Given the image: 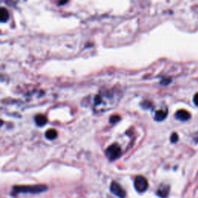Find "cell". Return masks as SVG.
<instances>
[{
	"label": "cell",
	"instance_id": "6da1fadb",
	"mask_svg": "<svg viewBox=\"0 0 198 198\" xmlns=\"http://www.w3.org/2000/svg\"><path fill=\"white\" fill-rule=\"evenodd\" d=\"M121 95L118 91H103L96 94L93 98V110L95 113H103L112 109L117 105Z\"/></svg>",
	"mask_w": 198,
	"mask_h": 198
},
{
	"label": "cell",
	"instance_id": "7a4b0ae2",
	"mask_svg": "<svg viewBox=\"0 0 198 198\" xmlns=\"http://www.w3.org/2000/svg\"><path fill=\"white\" fill-rule=\"evenodd\" d=\"M47 187L45 185L35 186H16L13 187V190L16 193H39L46 190Z\"/></svg>",
	"mask_w": 198,
	"mask_h": 198
},
{
	"label": "cell",
	"instance_id": "3957f363",
	"mask_svg": "<svg viewBox=\"0 0 198 198\" xmlns=\"http://www.w3.org/2000/svg\"><path fill=\"white\" fill-rule=\"evenodd\" d=\"M122 154V149L118 144H112L108 147L105 151V155L110 160H114L118 159Z\"/></svg>",
	"mask_w": 198,
	"mask_h": 198
},
{
	"label": "cell",
	"instance_id": "277c9868",
	"mask_svg": "<svg viewBox=\"0 0 198 198\" xmlns=\"http://www.w3.org/2000/svg\"><path fill=\"white\" fill-rule=\"evenodd\" d=\"M134 186L138 192H144L148 188V181L144 176H137L135 179Z\"/></svg>",
	"mask_w": 198,
	"mask_h": 198
},
{
	"label": "cell",
	"instance_id": "5b68a950",
	"mask_svg": "<svg viewBox=\"0 0 198 198\" xmlns=\"http://www.w3.org/2000/svg\"><path fill=\"white\" fill-rule=\"evenodd\" d=\"M110 190L111 192L114 194L115 196H118L119 198H125L126 193H125V190L122 189V187L119 185L118 183L116 182H112L111 184V187H110Z\"/></svg>",
	"mask_w": 198,
	"mask_h": 198
},
{
	"label": "cell",
	"instance_id": "8992f818",
	"mask_svg": "<svg viewBox=\"0 0 198 198\" xmlns=\"http://www.w3.org/2000/svg\"><path fill=\"white\" fill-rule=\"evenodd\" d=\"M175 117L177 118L178 120L182 121V122H185V121L189 120L190 118V114L187 111L184 109L179 110L175 114Z\"/></svg>",
	"mask_w": 198,
	"mask_h": 198
},
{
	"label": "cell",
	"instance_id": "52a82bcc",
	"mask_svg": "<svg viewBox=\"0 0 198 198\" xmlns=\"http://www.w3.org/2000/svg\"><path fill=\"white\" fill-rule=\"evenodd\" d=\"M169 191H170V187H169V186L161 185L160 187H159V189H158L156 193H157L158 196H160V197L165 198L166 197L167 195H168Z\"/></svg>",
	"mask_w": 198,
	"mask_h": 198
},
{
	"label": "cell",
	"instance_id": "ba28073f",
	"mask_svg": "<svg viewBox=\"0 0 198 198\" xmlns=\"http://www.w3.org/2000/svg\"><path fill=\"white\" fill-rule=\"evenodd\" d=\"M167 116V111H164V110H158L156 111L154 116V119L157 122H161V121L164 120Z\"/></svg>",
	"mask_w": 198,
	"mask_h": 198
},
{
	"label": "cell",
	"instance_id": "9c48e42d",
	"mask_svg": "<svg viewBox=\"0 0 198 198\" xmlns=\"http://www.w3.org/2000/svg\"><path fill=\"white\" fill-rule=\"evenodd\" d=\"M35 122L38 126H43L47 122V118L43 114H37L35 117Z\"/></svg>",
	"mask_w": 198,
	"mask_h": 198
},
{
	"label": "cell",
	"instance_id": "30bf717a",
	"mask_svg": "<svg viewBox=\"0 0 198 198\" xmlns=\"http://www.w3.org/2000/svg\"><path fill=\"white\" fill-rule=\"evenodd\" d=\"M9 18V13L8 10L5 8H2L0 10V20L2 23H5L7 21Z\"/></svg>",
	"mask_w": 198,
	"mask_h": 198
},
{
	"label": "cell",
	"instance_id": "8fae6325",
	"mask_svg": "<svg viewBox=\"0 0 198 198\" xmlns=\"http://www.w3.org/2000/svg\"><path fill=\"white\" fill-rule=\"evenodd\" d=\"M45 136H46V139H50V140H53V139H54L57 136V132L54 129H49L46 131Z\"/></svg>",
	"mask_w": 198,
	"mask_h": 198
},
{
	"label": "cell",
	"instance_id": "7c38bea8",
	"mask_svg": "<svg viewBox=\"0 0 198 198\" xmlns=\"http://www.w3.org/2000/svg\"><path fill=\"white\" fill-rule=\"evenodd\" d=\"M121 119V117L119 115H113L110 118V123L115 124L118 122H119Z\"/></svg>",
	"mask_w": 198,
	"mask_h": 198
},
{
	"label": "cell",
	"instance_id": "4fadbf2b",
	"mask_svg": "<svg viewBox=\"0 0 198 198\" xmlns=\"http://www.w3.org/2000/svg\"><path fill=\"white\" fill-rule=\"evenodd\" d=\"M178 139H179V136H178V135L176 134V132H173V134L171 135V136H170V141H171V142H173V143H175V142H177Z\"/></svg>",
	"mask_w": 198,
	"mask_h": 198
},
{
	"label": "cell",
	"instance_id": "5bb4252c",
	"mask_svg": "<svg viewBox=\"0 0 198 198\" xmlns=\"http://www.w3.org/2000/svg\"><path fill=\"white\" fill-rule=\"evenodd\" d=\"M142 106L145 108H148L151 106V103L149 101H143L142 103Z\"/></svg>",
	"mask_w": 198,
	"mask_h": 198
},
{
	"label": "cell",
	"instance_id": "9a60e30c",
	"mask_svg": "<svg viewBox=\"0 0 198 198\" xmlns=\"http://www.w3.org/2000/svg\"><path fill=\"white\" fill-rule=\"evenodd\" d=\"M193 102H194V104L196 106H198V93H196L194 95V97H193Z\"/></svg>",
	"mask_w": 198,
	"mask_h": 198
},
{
	"label": "cell",
	"instance_id": "2e32d148",
	"mask_svg": "<svg viewBox=\"0 0 198 198\" xmlns=\"http://www.w3.org/2000/svg\"><path fill=\"white\" fill-rule=\"evenodd\" d=\"M170 81H171L170 79H168V80H167V79H165V80H163L162 81H161V84H168Z\"/></svg>",
	"mask_w": 198,
	"mask_h": 198
}]
</instances>
